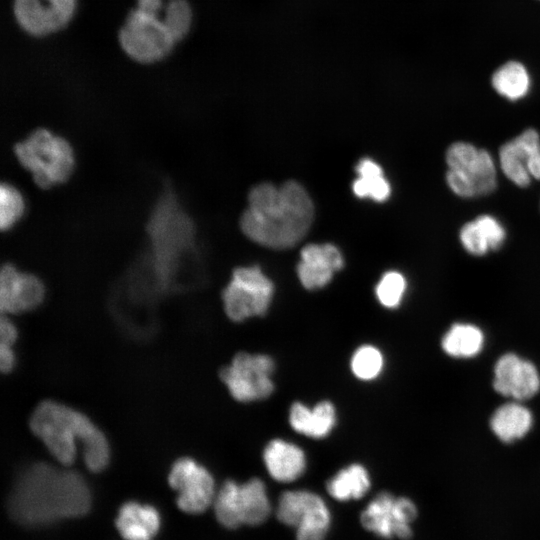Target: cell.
I'll list each match as a JSON object with an SVG mask.
<instances>
[{"instance_id": "6da1fadb", "label": "cell", "mask_w": 540, "mask_h": 540, "mask_svg": "<svg viewBox=\"0 0 540 540\" xmlns=\"http://www.w3.org/2000/svg\"><path fill=\"white\" fill-rule=\"evenodd\" d=\"M91 493L83 476L47 463H33L16 477L8 499L11 517L23 526L40 527L86 514Z\"/></svg>"}, {"instance_id": "7a4b0ae2", "label": "cell", "mask_w": 540, "mask_h": 540, "mask_svg": "<svg viewBox=\"0 0 540 540\" xmlns=\"http://www.w3.org/2000/svg\"><path fill=\"white\" fill-rule=\"evenodd\" d=\"M314 218L312 199L302 185L261 183L251 189L240 227L253 242L276 250L289 249L308 233Z\"/></svg>"}, {"instance_id": "3957f363", "label": "cell", "mask_w": 540, "mask_h": 540, "mask_svg": "<svg viewBox=\"0 0 540 540\" xmlns=\"http://www.w3.org/2000/svg\"><path fill=\"white\" fill-rule=\"evenodd\" d=\"M149 271L155 292L163 294L181 286L184 265L193 255L194 227L175 194L167 186L148 222Z\"/></svg>"}, {"instance_id": "277c9868", "label": "cell", "mask_w": 540, "mask_h": 540, "mask_svg": "<svg viewBox=\"0 0 540 540\" xmlns=\"http://www.w3.org/2000/svg\"><path fill=\"white\" fill-rule=\"evenodd\" d=\"M30 428L49 452L64 465L74 462L77 440L86 448L104 436L86 415L52 400H45L35 408Z\"/></svg>"}, {"instance_id": "5b68a950", "label": "cell", "mask_w": 540, "mask_h": 540, "mask_svg": "<svg viewBox=\"0 0 540 540\" xmlns=\"http://www.w3.org/2000/svg\"><path fill=\"white\" fill-rule=\"evenodd\" d=\"M20 164L27 169L34 182L43 189L62 184L71 176L74 153L61 136L47 129H37L14 149Z\"/></svg>"}, {"instance_id": "8992f818", "label": "cell", "mask_w": 540, "mask_h": 540, "mask_svg": "<svg viewBox=\"0 0 540 540\" xmlns=\"http://www.w3.org/2000/svg\"><path fill=\"white\" fill-rule=\"evenodd\" d=\"M213 506L218 522L230 529L259 525L271 512L266 485L256 477L243 483L225 481L216 492Z\"/></svg>"}, {"instance_id": "52a82bcc", "label": "cell", "mask_w": 540, "mask_h": 540, "mask_svg": "<svg viewBox=\"0 0 540 540\" xmlns=\"http://www.w3.org/2000/svg\"><path fill=\"white\" fill-rule=\"evenodd\" d=\"M275 368V361L268 354L240 351L220 370L219 377L234 400L250 403L273 394Z\"/></svg>"}, {"instance_id": "ba28073f", "label": "cell", "mask_w": 540, "mask_h": 540, "mask_svg": "<svg viewBox=\"0 0 540 540\" xmlns=\"http://www.w3.org/2000/svg\"><path fill=\"white\" fill-rule=\"evenodd\" d=\"M274 295L273 282L258 266L238 267L222 292L224 311L237 323L265 316Z\"/></svg>"}, {"instance_id": "9c48e42d", "label": "cell", "mask_w": 540, "mask_h": 540, "mask_svg": "<svg viewBox=\"0 0 540 540\" xmlns=\"http://www.w3.org/2000/svg\"><path fill=\"white\" fill-rule=\"evenodd\" d=\"M119 42L131 58L151 63L165 57L176 42L161 15L132 10L119 32Z\"/></svg>"}, {"instance_id": "30bf717a", "label": "cell", "mask_w": 540, "mask_h": 540, "mask_svg": "<svg viewBox=\"0 0 540 540\" xmlns=\"http://www.w3.org/2000/svg\"><path fill=\"white\" fill-rule=\"evenodd\" d=\"M276 516L296 529L297 540H324L330 527L331 515L325 501L309 490H289L281 494Z\"/></svg>"}, {"instance_id": "8fae6325", "label": "cell", "mask_w": 540, "mask_h": 540, "mask_svg": "<svg viewBox=\"0 0 540 540\" xmlns=\"http://www.w3.org/2000/svg\"><path fill=\"white\" fill-rule=\"evenodd\" d=\"M416 517L417 507L411 499L383 491L362 511L360 521L365 529L381 538L408 540Z\"/></svg>"}, {"instance_id": "7c38bea8", "label": "cell", "mask_w": 540, "mask_h": 540, "mask_svg": "<svg viewBox=\"0 0 540 540\" xmlns=\"http://www.w3.org/2000/svg\"><path fill=\"white\" fill-rule=\"evenodd\" d=\"M168 483L177 492V506L189 514L203 513L214 502L215 481L210 471L190 457L174 462Z\"/></svg>"}, {"instance_id": "4fadbf2b", "label": "cell", "mask_w": 540, "mask_h": 540, "mask_svg": "<svg viewBox=\"0 0 540 540\" xmlns=\"http://www.w3.org/2000/svg\"><path fill=\"white\" fill-rule=\"evenodd\" d=\"M75 0H14L19 25L34 36H44L63 28L72 18Z\"/></svg>"}, {"instance_id": "5bb4252c", "label": "cell", "mask_w": 540, "mask_h": 540, "mask_svg": "<svg viewBox=\"0 0 540 540\" xmlns=\"http://www.w3.org/2000/svg\"><path fill=\"white\" fill-rule=\"evenodd\" d=\"M45 297L41 280L5 264L0 274V308L3 313H20L35 309Z\"/></svg>"}, {"instance_id": "9a60e30c", "label": "cell", "mask_w": 540, "mask_h": 540, "mask_svg": "<svg viewBox=\"0 0 540 540\" xmlns=\"http://www.w3.org/2000/svg\"><path fill=\"white\" fill-rule=\"evenodd\" d=\"M493 387L503 396L529 399L540 389V375L532 362L514 353H506L494 367Z\"/></svg>"}, {"instance_id": "2e32d148", "label": "cell", "mask_w": 540, "mask_h": 540, "mask_svg": "<svg viewBox=\"0 0 540 540\" xmlns=\"http://www.w3.org/2000/svg\"><path fill=\"white\" fill-rule=\"evenodd\" d=\"M343 266L342 254L335 245L311 243L300 252L297 276L305 289H320L328 285L334 273Z\"/></svg>"}, {"instance_id": "e0dca14e", "label": "cell", "mask_w": 540, "mask_h": 540, "mask_svg": "<svg viewBox=\"0 0 540 540\" xmlns=\"http://www.w3.org/2000/svg\"><path fill=\"white\" fill-rule=\"evenodd\" d=\"M262 459L269 476L279 483L296 481L307 467L304 450L283 438L271 439L263 449Z\"/></svg>"}, {"instance_id": "ac0fdd59", "label": "cell", "mask_w": 540, "mask_h": 540, "mask_svg": "<svg viewBox=\"0 0 540 540\" xmlns=\"http://www.w3.org/2000/svg\"><path fill=\"white\" fill-rule=\"evenodd\" d=\"M288 422L296 433L311 439H325L337 425V410L329 400L310 407L300 401L291 404Z\"/></svg>"}, {"instance_id": "d6986e66", "label": "cell", "mask_w": 540, "mask_h": 540, "mask_svg": "<svg viewBox=\"0 0 540 540\" xmlns=\"http://www.w3.org/2000/svg\"><path fill=\"white\" fill-rule=\"evenodd\" d=\"M539 147V134L531 128L501 146L500 167L509 180L520 187L529 185L531 176L528 163L533 152Z\"/></svg>"}, {"instance_id": "ffe728a7", "label": "cell", "mask_w": 540, "mask_h": 540, "mask_svg": "<svg viewBox=\"0 0 540 540\" xmlns=\"http://www.w3.org/2000/svg\"><path fill=\"white\" fill-rule=\"evenodd\" d=\"M115 524L125 540H152L160 530L161 516L152 505L128 501L120 507Z\"/></svg>"}, {"instance_id": "44dd1931", "label": "cell", "mask_w": 540, "mask_h": 540, "mask_svg": "<svg viewBox=\"0 0 540 540\" xmlns=\"http://www.w3.org/2000/svg\"><path fill=\"white\" fill-rule=\"evenodd\" d=\"M370 487V474L360 463H351L340 469L326 483L328 494L340 502L358 500L367 494Z\"/></svg>"}, {"instance_id": "7402d4cb", "label": "cell", "mask_w": 540, "mask_h": 540, "mask_svg": "<svg viewBox=\"0 0 540 540\" xmlns=\"http://www.w3.org/2000/svg\"><path fill=\"white\" fill-rule=\"evenodd\" d=\"M532 421V414L526 407L518 403H507L494 412L490 427L501 441L510 443L524 437Z\"/></svg>"}, {"instance_id": "603a6c76", "label": "cell", "mask_w": 540, "mask_h": 540, "mask_svg": "<svg viewBox=\"0 0 540 540\" xmlns=\"http://www.w3.org/2000/svg\"><path fill=\"white\" fill-rule=\"evenodd\" d=\"M491 84L499 95L510 101H516L528 94L531 77L521 62L508 61L495 70Z\"/></svg>"}, {"instance_id": "cb8c5ba5", "label": "cell", "mask_w": 540, "mask_h": 540, "mask_svg": "<svg viewBox=\"0 0 540 540\" xmlns=\"http://www.w3.org/2000/svg\"><path fill=\"white\" fill-rule=\"evenodd\" d=\"M484 343V335L477 326L456 323L450 327L441 341L446 354L455 358H471L477 355Z\"/></svg>"}, {"instance_id": "d4e9b609", "label": "cell", "mask_w": 540, "mask_h": 540, "mask_svg": "<svg viewBox=\"0 0 540 540\" xmlns=\"http://www.w3.org/2000/svg\"><path fill=\"white\" fill-rule=\"evenodd\" d=\"M356 171L358 178L353 182V192L359 198L369 197L375 201H385L391 193L389 182L382 168L373 160L365 158L359 161Z\"/></svg>"}, {"instance_id": "484cf974", "label": "cell", "mask_w": 540, "mask_h": 540, "mask_svg": "<svg viewBox=\"0 0 540 540\" xmlns=\"http://www.w3.org/2000/svg\"><path fill=\"white\" fill-rule=\"evenodd\" d=\"M385 358L375 345L363 344L357 347L350 358V370L353 376L363 382L376 380L383 372Z\"/></svg>"}, {"instance_id": "4316f807", "label": "cell", "mask_w": 540, "mask_h": 540, "mask_svg": "<svg viewBox=\"0 0 540 540\" xmlns=\"http://www.w3.org/2000/svg\"><path fill=\"white\" fill-rule=\"evenodd\" d=\"M406 286V279L400 272L388 271L375 287L376 298L384 308L395 309L403 300Z\"/></svg>"}, {"instance_id": "83f0119b", "label": "cell", "mask_w": 540, "mask_h": 540, "mask_svg": "<svg viewBox=\"0 0 540 540\" xmlns=\"http://www.w3.org/2000/svg\"><path fill=\"white\" fill-rule=\"evenodd\" d=\"M25 203L21 193L11 184L2 183L0 188V227L11 229L23 216Z\"/></svg>"}, {"instance_id": "f1b7e54d", "label": "cell", "mask_w": 540, "mask_h": 540, "mask_svg": "<svg viewBox=\"0 0 540 540\" xmlns=\"http://www.w3.org/2000/svg\"><path fill=\"white\" fill-rule=\"evenodd\" d=\"M162 20L175 41L182 39L188 32L192 12L186 0H170L164 9Z\"/></svg>"}, {"instance_id": "f546056e", "label": "cell", "mask_w": 540, "mask_h": 540, "mask_svg": "<svg viewBox=\"0 0 540 540\" xmlns=\"http://www.w3.org/2000/svg\"><path fill=\"white\" fill-rule=\"evenodd\" d=\"M480 149L466 142L453 143L446 152L449 169L468 171L475 163Z\"/></svg>"}, {"instance_id": "4dcf8cb0", "label": "cell", "mask_w": 540, "mask_h": 540, "mask_svg": "<svg viewBox=\"0 0 540 540\" xmlns=\"http://www.w3.org/2000/svg\"><path fill=\"white\" fill-rule=\"evenodd\" d=\"M460 241L472 255L481 256L490 250L487 237L475 220L463 225L460 230Z\"/></svg>"}, {"instance_id": "1f68e13d", "label": "cell", "mask_w": 540, "mask_h": 540, "mask_svg": "<svg viewBox=\"0 0 540 540\" xmlns=\"http://www.w3.org/2000/svg\"><path fill=\"white\" fill-rule=\"evenodd\" d=\"M446 180L448 186L456 195L464 198L478 196L474 181L465 172L449 169Z\"/></svg>"}, {"instance_id": "d6a6232c", "label": "cell", "mask_w": 540, "mask_h": 540, "mask_svg": "<svg viewBox=\"0 0 540 540\" xmlns=\"http://www.w3.org/2000/svg\"><path fill=\"white\" fill-rule=\"evenodd\" d=\"M475 220L486 234L490 248L493 250L500 248L506 236L500 222L491 215H480Z\"/></svg>"}, {"instance_id": "836d02e7", "label": "cell", "mask_w": 540, "mask_h": 540, "mask_svg": "<svg viewBox=\"0 0 540 540\" xmlns=\"http://www.w3.org/2000/svg\"><path fill=\"white\" fill-rule=\"evenodd\" d=\"M18 336L15 324L8 318L2 317L0 322V344L12 346Z\"/></svg>"}, {"instance_id": "e575fe53", "label": "cell", "mask_w": 540, "mask_h": 540, "mask_svg": "<svg viewBox=\"0 0 540 540\" xmlns=\"http://www.w3.org/2000/svg\"><path fill=\"white\" fill-rule=\"evenodd\" d=\"M16 364V356L12 346L0 344V367L5 373L12 371Z\"/></svg>"}, {"instance_id": "d590c367", "label": "cell", "mask_w": 540, "mask_h": 540, "mask_svg": "<svg viewBox=\"0 0 540 540\" xmlns=\"http://www.w3.org/2000/svg\"><path fill=\"white\" fill-rule=\"evenodd\" d=\"M137 8L143 12L160 15L162 10L161 0H138Z\"/></svg>"}]
</instances>
